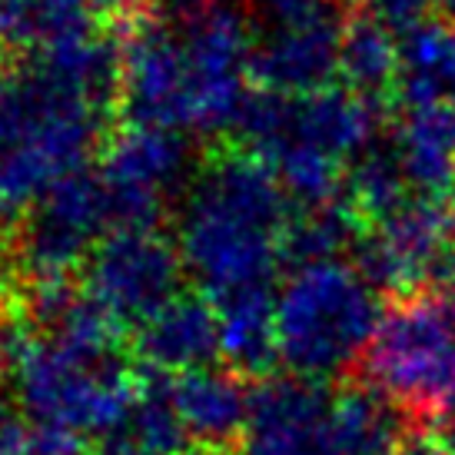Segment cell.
<instances>
[{
    "instance_id": "obj_14",
    "label": "cell",
    "mask_w": 455,
    "mask_h": 455,
    "mask_svg": "<svg viewBox=\"0 0 455 455\" xmlns=\"http://www.w3.org/2000/svg\"><path fill=\"white\" fill-rule=\"evenodd\" d=\"M133 355L147 372L180 376L223 359L220 306L203 292H177L133 332Z\"/></svg>"
},
{
    "instance_id": "obj_32",
    "label": "cell",
    "mask_w": 455,
    "mask_h": 455,
    "mask_svg": "<svg viewBox=\"0 0 455 455\" xmlns=\"http://www.w3.org/2000/svg\"><path fill=\"white\" fill-rule=\"evenodd\" d=\"M0 323H4V316H0Z\"/></svg>"
},
{
    "instance_id": "obj_10",
    "label": "cell",
    "mask_w": 455,
    "mask_h": 455,
    "mask_svg": "<svg viewBox=\"0 0 455 455\" xmlns=\"http://www.w3.org/2000/svg\"><path fill=\"white\" fill-rule=\"evenodd\" d=\"M452 253L455 240L443 193L412 196L403 210L369 223L353 246L355 269L392 296H409L422 290V283H435Z\"/></svg>"
},
{
    "instance_id": "obj_4",
    "label": "cell",
    "mask_w": 455,
    "mask_h": 455,
    "mask_svg": "<svg viewBox=\"0 0 455 455\" xmlns=\"http://www.w3.org/2000/svg\"><path fill=\"white\" fill-rule=\"evenodd\" d=\"M359 369L405 419L445 416L455 405V290H416L382 313Z\"/></svg>"
},
{
    "instance_id": "obj_13",
    "label": "cell",
    "mask_w": 455,
    "mask_h": 455,
    "mask_svg": "<svg viewBox=\"0 0 455 455\" xmlns=\"http://www.w3.org/2000/svg\"><path fill=\"white\" fill-rule=\"evenodd\" d=\"M170 399L190 435L193 455H240L246 419H250V386L233 369H190L166 376Z\"/></svg>"
},
{
    "instance_id": "obj_30",
    "label": "cell",
    "mask_w": 455,
    "mask_h": 455,
    "mask_svg": "<svg viewBox=\"0 0 455 455\" xmlns=\"http://www.w3.org/2000/svg\"><path fill=\"white\" fill-rule=\"evenodd\" d=\"M395 455H445L443 443L426 439V435H405L403 445L395 449Z\"/></svg>"
},
{
    "instance_id": "obj_5",
    "label": "cell",
    "mask_w": 455,
    "mask_h": 455,
    "mask_svg": "<svg viewBox=\"0 0 455 455\" xmlns=\"http://www.w3.org/2000/svg\"><path fill=\"white\" fill-rule=\"evenodd\" d=\"M11 269L20 283L44 276H74L93 246L114 229V206L97 170H76L40 196L17 223Z\"/></svg>"
},
{
    "instance_id": "obj_27",
    "label": "cell",
    "mask_w": 455,
    "mask_h": 455,
    "mask_svg": "<svg viewBox=\"0 0 455 455\" xmlns=\"http://www.w3.org/2000/svg\"><path fill=\"white\" fill-rule=\"evenodd\" d=\"M213 0H153V11L173 17V20H190L200 11H206Z\"/></svg>"
},
{
    "instance_id": "obj_24",
    "label": "cell",
    "mask_w": 455,
    "mask_h": 455,
    "mask_svg": "<svg viewBox=\"0 0 455 455\" xmlns=\"http://www.w3.org/2000/svg\"><path fill=\"white\" fill-rule=\"evenodd\" d=\"M269 164L276 170L290 203L299 210H316V206L346 200V164L316 147L290 143Z\"/></svg>"
},
{
    "instance_id": "obj_20",
    "label": "cell",
    "mask_w": 455,
    "mask_h": 455,
    "mask_svg": "<svg viewBox=\"0 0 455 455\" xmlns=\"http://www.w3.org/2000/svg\"><path fill=\"white\" fill-rule=\"evenodd\" d=\"M399 37L392 27L369 13H353L342 30L339 76L355 93L372 100H395L399 84Z\"/></svg>"
},
{
    "instance_id": "obj_9",
    "label": "cell",
    "mask_w": 455,
    "mask_h": 455,
    "mask_svg": "<svg viewBox=\"0 0 455 455\" xmlns=\"http://www.w3.org/2000/svg\"><path fill=\"white\" fill-rule=\"evenodd\" d=\"M120 24V107L130 124L190 130V60L183 30L156 11Z\"/></svg>"
},
{
    "instance_id": "obj_31",
    "label": "cell",
    "mask_w": 455,
    "mask_h": 455,
    "mask_svg": "<svg viewBox=\"0 0 455 455\" xmlns=\"http://www.w3.org/2000/svg\"><path fill=\"white\" fill-rule=\"evenodd\" d=\"M443 449H445V455H455V419L449 422V429H445V435H443Z\"/></svg>"
},
{
    "instance_id": "obj_11",
    "label": "cell",
    "mask_w": 455,
    "mask_h": 455,
    "mask_svg": "<svg viewBox=\"0 0 455 455\" xmlns=\"http://www.w3.org/2000/svg\"><path fill=\"white\" fill-rule=\"evenodd\" d=\"M342 0H319L316 7L283 17L256 37L253 74L256 87L276 90L286 97H306L339 76V47L346 30Z\"/></svg>"
},
{
    "instance_id": "obj_33",
    "label": "cell",
    "mask_w": 455,
    "mask_h": 455,
    "mask_svg": "<svg viewBox=\"0 0 455 455\" xmlns=\"http://www.w3.org/2000/svg\"><path fill=\"white\" fill-rule=\"evenodd\" d=\"M452 107H455V103H452Z\"/></svg>"
},
{
    "instance_id": "obj_26",
    "label": "cell",
    "mask_w": 455,
    "mask_h": 455,
    "mask_svg": "<svg viewBox=\"0 0 455 455\" xmlns=\"http://www.w3.org/2000/svg\"><path fill=\"white\" fill-rule=\"evenodd\" d=\"M0 455H37L30 422H20L13 416L11 422L0 426Z\"/></svg>"
},
{
    "instance_id": "obj_12",
    "label": "cell",
    "mask_w": 455,
    "mask_h": 455,
    "mask_svg": "<svg viewBox=\"0 0 455 455\" xmlns=\"http://www.w3.org/2000/svg\"><path fill=\"white\" fill-rule=\"evenodd\" d=\"M332 389L306 376H266L250 392L240 455H323Z\"/></svg>"
},
{
    "instance_id": "obj_17",
    "label": "cell",
    "mask_w": 455,
    "mask_h": 455,
    "mask_svg": "<svg viewBox=\"0 0 455 455\" xmlns=\"http://www.w3.org/2000/svg\"><path fill=\"white\" fill-rule=\"evenodd\" d=\"M403 409L369 382L332 392L323 455H395L403 445Z\"/></svg>"
},
{
    "instance_id": "obj_15",
    "label": "cell",
    "mask_w": 455,
    "mask_h": 455,
    "mask_svg": "<svg viewBox=\"0 0 455 455\" xmlns=\"http://www.w3.org/2000/svg\"><path fill=\"white\" fill-rule=\"evenodd\" d=\"M386 100H372L353 87H323L306 97H292V137L290 143H306L336 160H355L382 140ZM286 143V147H290Z\"/></svg>"
},
{
    "instance_id": "obj_6",
    "label": "cell",
    "mask_w": 455,
    "mask_h": 455,
    "mask_svg": "<svg viewBox=\"0 0 455 455\" xmlns=\"http://www.w3.org/2000/svg\"><path fill=\"white\" fill-rule=\"evenodd\" d=\"M80 273L90 299L124 326H140L177 296L187 266L180 243L156 227H114L93 246Z\"/></svg>"
},
{
    "instance_id": "obj_8",
    "label": "cell",
    "mask_w": 455,
    "mask_h": 455,
    "mask_svg": "<svg viewBox=\"0 0 455 455\" xmlns=\"http://www.w3.org/2000/svg\"><path fill=\"white\" fill-rule=\"evenodd\" d=\"M190 150L180 130L127 124L103 140L100 173L114 227H156L187 180Z\"/></svg>"
},
{
    "instance_id": "obj_23",
    "label": "cell",
    "mask_w": 455,
    "mask_h": 455,
    "mask_svg": "<svg viewBox=\"0 0 455 455\" xmlns=\"http://www.w3.org/2000/svg\"><path fill=\"white\" fill-rule=\"evenodd\" d=\"M93 0H17L7 27V51H44L97 30Z\"/></svg>"
},
{
    "instance_id": "obj_21",
    "label": "cell",
    "mask_w": 455,
    "mask_h": 455,
    "mask_svg": "<svg viewBox=\"0 0 455 455\" xmlns=\"http://www.w3.org/2000/svg\"><path fill=\"white\" fill-rule=\"evenodd\" d=\"M419 196L405 177L403 160L395 153V143L376 140L369 150H363L346 170V203L355 210L363 223H379L405 203Z\"/></svg>"
},
{
    "instance_id": "obj_7",
    "label": "cell",
    "mask_w": 455,
    "mask_h": 455,
    "mask_svg": "<svg viewBox=\"0 0 455 455\" xmlns=\"http://www.w3.org/2000/svg\"><path fill=\"white\" fill-rule=\"evenodd\" d=\"M183 44L190 60V130L233 133L250 97L256 34L246 13L229 4H210L183 20Z\"/></svg>"
},
{
    "instance_id": "obj_2",
    "label": "cell",
    "mask_w": 455,
    "mask_h": 455,
    "mask_svg": "<svg viewBox=\"0 0 455 455\" xmlns=\"http://www.w3.org/2000/svg\"><path fill=\"white\" fill-rule=\"evenodd\" d=\"M0 363L11 369L30 422L67 426L87 439L124 432L143 392V376L130 369L127 355L84 359L13 319L0 323Z\"/></svg>"
},
{
    "instance_id": "obj_1",
    "label": "cell",
    "mask_w": 455,
    "mask_h": 455,
    "mask_svg": "<svg viewBox=\"0 0 455 455\" xmlns=\"http://www.w3.org/2000/svg\"><path fill=\"white\" fill-rule=\"evenodd\" d=\"M290 216V196L266 156L223 150L183 200L177 243L187 276L213 303L273 290Z\"/></svg>"
},
{
    "instance_id": "obj_25",
    "label": "cell",
    "mask_w": 455,
    "mask_h": 455,
    "mask_svg": "<svg viewBox=\"0 0 455 455\" xmlns=\"http://www.w3.org/2000/svg\"><path fill=\"white\" fill-rule=\"evenodd\" d=\"M346 4H355L359 13L376 17L386 27H392L395 34H405L409 27H416L429 7V0H346Z\"/></svg>"
},
{
    "instance_id": "obj_16",
    "label": "cell",
    "mask_w": 455,
    "mask_h": 455,
    "mask_svg": "<svg viewBox=\"0 0 455 455\" xmlns=\"http://www.w3.org/2000/svg\"><path fill=\"white\" fill-rule=\"evenodd\" d=\"M395 153L419 196L445 193L455 187V107L422 103L403 107L395 130Z\"/></svg>"
},
{
    "instance_id": "obj_22",
    "label": "cell",
    "mask_w": 455,
    "mask_h": 455,
    "mask_svg": "<svg viewBox=\"0 0 455 455\" xmlns=\"http://www.w3.org/2000/svg\"><path fill=\"white\" fill-rule=\"evenodd\" d=\"M363 229L366 223L355 216V210L346 200L332 206H316V210H299L290 216L286 233H283V263L299 269L309 263L336 259L342 250H353Z\"/></svg>"
},
{
    "instance_id": "obj_29",
    "label": "cell",
    "mask_w": 455,
    "mask_h": 455,
    "mask_svg": "<svg viewBox=\"0 0 455 455\" xmlns=\"http://www.w3.org/2000/svg\"><path fill=\"white\" fill-rule=\"evenodd\" d=\"M266 11L273 13V20H283V17H296V13L316 7L319 0H259ZM346 4V0H342Z\"/></svg>"
},
{
    "instance_id": "obj_19",
    "label": "cell",
    "mask_w": 455,
    "mask_h": 455,
    "mask_svg": "<svg viewBox=\"0 0 455 455\" xmlns=\"http://www.w3.org/2000/svg\"><path fill=\"white\" fill-rule=\"evenodd\" d=\"M220 306V346L223 363L240 376L266 379L279 363L276 342V296L273 290L240 292Z\"/></svg>"
},
{
    "instance_id": "obj_28",
    "label": "cell",
    "mask_w": 455,
    "mask_h": 455,
    "mask_svg": "<svg viewBox=\"0 0 455 455\" xmlns=\"http://www.w3.org/2000/svg\"><path fill=\"white\" fill-rule=\"evenodd\" d=\"M93 4H97L100 13H110L116 20H127V17L153 11V0H93Z\"/></svg>"
},
{
    "instance_id": "obj_3",
    "label": "cell",
    "mask_w": 455,
    "mask_h": 455,
    "mask_svg": "<svg viewBox=\"0 0 455 455\" xmlns=\"http://www.w3.org/2000/svg\"><path fill=\"white\" fill-rule=\"evenodd\" d=\"M379 323V290L355 263L299 266L276 296L279 363L306 379H336L363 363Z\"/></svg>"
},
{
    "instance_id": "obj_18",
    "label": "cell",
    "mask_w": 455,
    "mask_h": 455,
    "mask_svg": "<svg viewBox=\"0 0 455 455\" xmlns=\"http://www.w3.org/2000/svg\"><path fill=\"white\" fill-rule=\"evenodd\" d=\"M403 107L455 103V20L422 17L399 37V84Z\"/></svg>"
}]
</instances>
